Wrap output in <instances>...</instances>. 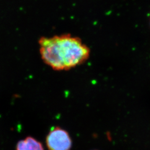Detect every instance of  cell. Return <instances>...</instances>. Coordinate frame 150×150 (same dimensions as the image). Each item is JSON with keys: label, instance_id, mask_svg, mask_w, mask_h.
<instances>
[{"label": "cell", "instance_id": "6da1fadb", "mask_svg": "<svg viewBox=\"0 0 150 150\" xmlns=\"http://www.w3.org/2000/svg\"><path fill=\"white\" fill-rule=\"evenodd\" d=\"M40 54L45 64L56 71H66L84 64L91 51L80 38L70 34L41 38Z\"/></svg>", "mask_w": 150, "mask_h": 150}, {"label": "cell", "instance_id": "7a4b0ae2", "mask_svg": "<svg viewBox=\"0 0 150 150\" xmlns=\"http://www.w3.org/2000/svg\"><path fill=\"white\" fill-rule=\"evenodd\" d=\"M48 150H70L72 141L69 133L59 126L52 127L46 137Z\"/></svg>", "mask_w": 150, "mask_h": 150}, {"label": "cell", "instance_id": "3957f363", "mask_svg": "<svg viewBox=\"0 0 150 150\" xmlns=\"http://www.w3.org/2000/svg\"><path fill=\"white\" fill-rule=\"evenodd\" d=\"M16 150H44V148L40 141L32 137L28 136L17 142Z\"/></svg>", "mask_w": 150, "mask_h": 150}]
</instances>
